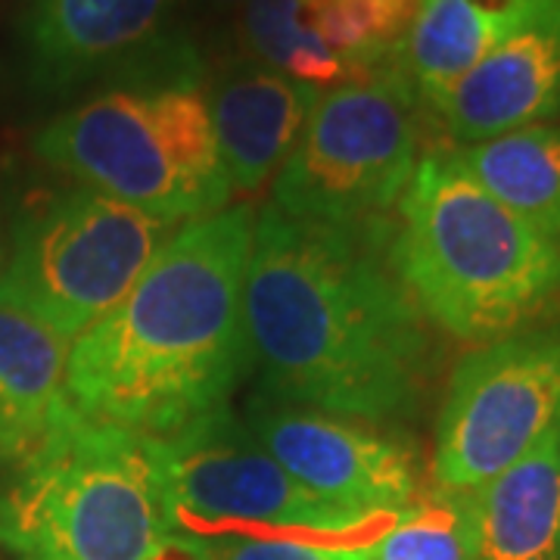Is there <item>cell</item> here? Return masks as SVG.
<instances>
[{"label":"cell","instance_id":"6da1fadb","mask_svg":"<svg viewBox=\"0 0 560 560\" xmlns=\"http://www.w3.org/2000/svg\"><path fill=\"white\" fill-rule=\"evenodd\" d=\"M377 228L256 215L243 327L261 393L374 427L418 415L430 337Z\"/></svg>","mask_w":560,"mask_h":560},{"label":"cell","instance_id":"7a4b0ae2","mask_svg":"<svg viewBox=\"0 0 560 560\" xmlns=\"http://www.w3.org/2000/svg\"><path fill=\"white\" fill-rule=\"evenodd\" d=\"M256 212L228 206L162 243L128 296L66 355V399L147 440L228 405L249 371L243 280Z\"/></svg>","mask_w":560,"mask_h":560},{"label":"cell","instance_id":"3957f363","mask_svg":"<svg viewBox=\"0 0 560 560\" xmlns=\"http://www.w3.org/2000/svg\"><path fill=\"white\" fill-rule=\"evenodd\" d=\"M393 261L420 315L474 346L560 308V243L492 200L455 153L418 160L399 200Z\"/></svg>","mask_w":560,"mask_h":560},{"label":"cell","instance_id":"277c9868","mask_svg":"<svg viewBox=\"0 0 560 560\" xmlns=\"http://www.w3.org/2000/svg\"><path fill=\"white\" fill-rule=\"evenodd\" d=\"M0 548L16 560H156L172 548L147 436L69 399L0 452Z\"/></svg>","mask_w":560,"mask_h":560},{"label":"cell","instance_id":"5b68a950","mask_svg":"<svg viewBox=\"0 0 560 560\" xmlns=\"http://www.w3.org/2000/svg\"><path fill=\"white\" fill-rule=\"evenodd\" d=\"M35 153L81 187L172 224L215 215L234 197L202 79L101 88L47 121Z\"/></svg>","mask_w":560,"mask_h":560},{"label":"cell","instance_id":"8992f818","mask_svg":"<svg viewBox=\"0 0 560 560\" xmlns=\"http://www.w3.org/2000/svg\"><path fill=\"white\" fill-rule=\"evenodd\" d=\"M172 539H383L396 517H361L312 495L228 405L150 440Z\"/></svg>","mask_w":560,"mask_h":560},{"label":"cell","instance_id":"52a82bcc","mask_svg":"<svg viewBox=\"0 0 560 560\" xmlns=\"http://www.w3.org/2000/svg\"><path fill=\"white\" fill-rule=\"evenodd\" d=\"M178 224L91 187L50 194L22 212L0 256V300L72 346L109 315Z\"/></svg>","mask_w":560,"mask_h":560},{"label":"cell","instance_id":"ba28073f","mask_svg":"<svg viewBox=\"0 0 560 560\" xmlns=\"http://www.w3.org/2000/svg\"><path fill=\"white\" fill-rule=\"evenodd\" d=\"M418 97L399 60L320 91L271 206L300 221L371 224L405 197L418 168Z\"/></svg>","mask_w":560,"mask_h":560},{"label":"cell","instance_id":"9c48e42d","mask_svg":"<svg viewBox=\"0 0 560 560\" xmlns=\"http://www.w3.org/2000/svg\"><path fill=\"white\" fill-rule=\"evenodd\" d=\"M560 423V320L482 342L455 364L436 418L433 482L477 489Z\"/></svg>","mask_w":560,"mask_h":560},{"label":"cell","instance_id":"30bf717a","mask_svg":"<svg viewBox=\"0 0 560 560\" xmlns=\"http://www.w3.org/2000/svg\"><path fill=\"white\" fill-rule=\"evenodd\" d=\"M180 0H28L32 79L50 94L147 81L206 79Z\"/></svg>","mask_w":560,"mask_h":560},{"label":"cell","instance_id":"8fae6325","mask_svg":"<svg viewBox=\"0 0 560 560\" xmlns=\"http://www.w3.org/2000/svg\"><path fill=\"white\" fill-rule=\"evenodd\" d=\"M243 423L312 495L361 517H399L420 495L418 452L374 423L256 393Z\"/></svg>","mask_w":560,"mask_h":560},{"label":"cell","instance_id":"7c38bea8","mask_svg":"<svg viewBox=\"0 0 560 560\" xmlns=\"http://www.w3.org/2000/svg\"><path fill=\"white\" fill-rule=\"evenodd\" d=\"M430 109L460 143L560 116V0H536L533 13Z\"/></svg>","mask_w":560,"mask_h":560},{"label":"cell","instance_id":"4fadbf2b","mask_svg":"<svg viewBox=\"0 0 560 560\" xmlns=\"http://www.w3.org/2000/svg\"><path fill=\"white\" fill-rule=\"evenodd\" d=\"M320 88L256 60L231 62L212 79L206 101L221 165L234 194H256L293 153Z\"/></svg>","mask_w":560,"mask_h":560},{"label":"cell","instance_id":"5bb4252c","mask_svg":"<svg viewBox=\"0 0 560 560\" xmlns=\"http://www.w3.org/2000/svg\"><path fill=\"white\" fill-rule=\"evenodd\" d=\"M467 499L474 560H560V423Z\"/></svg>","mask_w":560,"mask_h":560},{"label":"cell","instance_id":"9a60e30c","mask_svg":"<svg viewBox=\"0 0 560 560\" xmlns=\"http://www.w3.org/2000/svg\"><path fill=\"white\" fill-rule=\"evenodd\" d=\"M536 0H420L396 60L423 106H433L508 38Z\"/></svg>","mask_w":560,"mask_h":560},{"label":"cell","instance_id":"2e32d148","mask_svg":"<svg viewBox=\"0 0 560 560\" xmlns=\"http://www.w3.org/2000/svg\"><path fill=\"white\" fill-rule=\"evenodd\" d=\"M455 156L492 200L560 243V128L529 125L464 143Z\"/></svg>","mask_w":560,"mask_h":560},{"label":"cell","instance_id":"e0dca14e","mask_svg":"<svg viewBox=\"0 0 560 560\" xmlns=\"http://www.w3.org/2000/svg\"><path fill=\"white\" fill-rule=\"evenodd\" d=\"M69 342L0 300V452L35 436L66 401Z\"/></svg>","mask_w":560,"mask_h":560},{"label":"cell","instance_id":"ac0fdd59","mask_svg":"<svg viewBox=\"0 0 560 560\" xmlns=\"http://www.w3.org/2000/svg\"><path fill=\"white\" fill-rule=\"evenodd\" d=\"M243 40L256 62L308 84L349 81V66L308 25L300 0H246Z\"/></svg>","mask_w":560,"mask_h":560},{"label":"cell","instance_id":"d6986e66","mask_svg":"<svg viewBox=\"0 0 560 560\" xmlns=\"http://www.w3.org/2000/svg\"><path fill=\"white\" fill-rule=\"evenodd\" d=\"M318 38L349 66V79L396 57L420 0H300Z\"/></svg>","mask_w":560,"mask_h":560},{"label":"cell","instance_id":"ffe728a7","mask_svg":"<svg viewBox=\"0 0 560 560\" xmlns=\"http://www.w3.org/2000/svg\"><path fill=\"white\" fill-rule=\"evenodd\" d=\"M374 560H474L467 489L420 492L377 541Z\"/></svg>","mask_w":560,"mask_h":560},{"label":"cell","instance_id":"44dd1931","mask_svg":"<svg viewBox=\"0 0 560 560\" xmlns=\"http://www.w3.org/2000/svg\"><path fill=\"white\" fill-rule=\"evenodd\" d=\"M190 560H374L381 539H172Z\"/></svg>","mask_w":560,"mask_h":560},{"label":"cell","instance_id":"7402d4cb","mask_svg":"<svg viewBox=\"0 0 560 560\" xmlns=\"http://www.w3.org/2000/svg\"><path fill=\"white\" fill-rule=\"evenodd\" d=\"M200 3H209L215 10H234V7H243L246 0H200Z\"/></svg>","mask_w":560,"mask_h":560},{"label":"cell","instance_id":"603a6c76","mask_svg":"<svg viewBox=\"0 0 560 560\" xmlns=\"http://www.w3.org/2000/svg\"><path fill=\"white\" fill-rule=\"evenodd\" d=\"M0 256H3V246H0Z\"/></svg>","mask_w":560,"mask_h":560}]
</instances>
